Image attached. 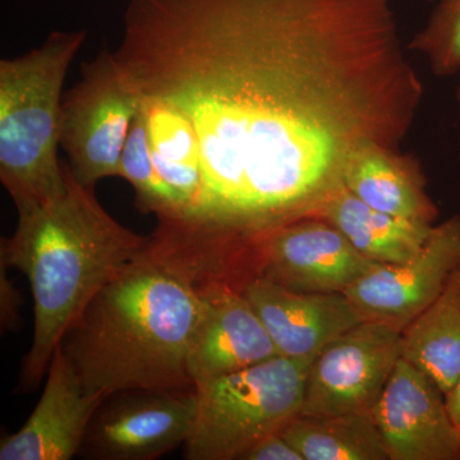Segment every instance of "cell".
<instances>
[{
  "instance_id": "obj_22",
  "label": "cell",
  "mask_w": 460,
  "mask_h": 460,
  "mask_svg": "<svg viewBox=\"0 0 460 460\" xmlns=\"http://www.w3.org/2000/svg\"><path fill=\"white\" fill-rule=\"evenodd\" d=\"M7 266L0 263V328L2 332H11L22 325L21 305L22 296L13 281L8 278Z\"/></svg>"
},
{
  "instance_id": "obj_18",
  "label": "cell",
  "mask_w": 460,
  "mask_h": 460,
  "mask_svg": "<svg viewBox=\"0 0 460 460\" xmlns=\"http://www.w3.org/2000/svg\"><path fill=\"white\" fill-rule=\"evenodd\" d=\"M402 358L449 394L460 380V266L440 295L402 330Z\"/></svg>"
},
{
  "instance_id": "obj_16",
  "label": "cell",
  "mask_w": 460,
  "mask_h": 460,
  "mask_svg": "<svg viewBox=\"0 0 460 460\" xmlns=\"http://www.w3.org/2000/svg\"><path fill=\"white\" fill-rule=\"evenodd\" d=\"M345 189L383 213L435 226L438 208L428 192L420 160L401 148L367 145L348 160Z\"/></svg>"
},
{
  "instance_id": "obj_11",
  "label": "cell",
  "mask_w": 460,
  "mask_h": 460,
  "mask_svg": "<svg viewBox=\"0 0 460 460\" xmlns=\"http://www.w3.org/2000/svg\"><path fill=\"white\" fill-rule=\"evenodd\" d=\"M372 414L389 460H460V429L447 395L402 357Z\"/></svg>"
},
{
  "instance_id": "obj_17",
  "label": "cell",
  "mask_w": 460,
  "mask_h": 460,
  "mask_svg": "<svg viewBox=\"0 0 460 460\" xmlns=\"http://www.w3.org/2000/svg\"><path fill=\"white\" fill-rule=\"evenodd\" d=\"M314 217L332 224L361 255L381 265L410 260L434 228L429 224L376 210L345 189L344 184L326 199Z\"/></svg>"
},
{
  "instance_id": "obj_19",
  "label": "cell",
  "mask_w": 460,
  "mask_h": 460,
  "mask_svg": "<svg viewBox=\"0 0 460 460\" xmlns=\"http://www.w3.org/2000/svg\"><path fill=\"white\" fill-rule=\"evenodd\" d=\"M280 434L305 460H389L372 411L296 416Z\"/></svg>"
},
{
  "instance_id": "obj_9",
  "label": "cell",
  "mask_w": 460,
  "mask_h": 460,
  "mask_svg": "<svg viewBox=\"0 0 460 460\" xmlns=\"http://www.w3.org/2000/svg\"><path fill=\"white\" fill-rule=\"evenodd\" d=\"M380 265L321 217H302L259 238V277L296 292L344 293Z\"/></svg>"
},
{
  "instance_id": "obj_10",
  "label": "cell",
  "mask_w": 460,
  "mask_h": 460,
  "mask_svg": "<svg viewBox=\"0 0 460 460\" xmlns=\"http://www.w3.org/2000/svg\"><path fill=\"white\" fill-rule=\"evenodd\" d=\"M460 266V215L435 224L425 244L401 263H385L366 274L344 295L365 320L402 332L440 295Z\"/></svg>"
},
{
  "instance_id": "obj_8",
  "label": "cell",
  "mask_w": 460,
  "mask_h": 460,
  "mask_svg": "<svg viewBox=\"0 0 460 460\" xmlns=\"http://www.w3.org/2000/svg\"><path fill=\"white\" fill-rule=\"evenodd\" d=\"M196 414V390L117 393L100 405L78 456L95 460L160 458L186 444Z\"/></svg>"
},
{
  "instance_id": "obj_12",
  "label": "cell",
  "mask_w": 460,
  "mask_h": 460,
  "mask_svg": "<svg viewBox=\"0 0 460 460\" xmlns=\"http://www.w3.org/2000/svg\"><path fill=\"white\" fill-rule=\"evenodd\" d=\"M107 398L91 395L58 345L44 392L29 420L3 436L0 460H69L80 454L87 429Z\"/></svg>"
},
{
  "instance_id": "obj_5",
  "label": "cell",
  "mask_w": 460,
  "mask_h": 460,
  "mask_svg": "<svg viewBox=\"0 0 460 460\" xmlns=\"http://www.w3.org/2000/svg\"><path fill=\"white\" fill-rule=\"evenodd\" d=\"M314 358L278 356L196 387L198 414L183 445L189 460H241L299 416Z\"/></svg>"
},
{
  "instance_id": "obj_4",
  "label": "cell",
  "mask_w": 460,
  "mask_h": 460,
  "mask_svg": "<svg viewBox=\"0 0 460 460\" xmlns=\"http://www.w3.org/2000/svg\"><path fill=\"white\" fill-rule=\"evenodd\" d=\"M86 30L51 31L39 47L0 60V181L17 211L65 192L58 159L63 84Z\"/></svg>"
},
{
  "instance_id": "obj_2",
  "label": "cell",
  "mask_w": 460,
  "mask_h": 460,
  "mask_svg": "<svg viewBox=\"0 0 460 460\" xmlns=\"http://www.w3.org/2000/svg\"><path fill=\"white\" fill-rule=\"evenodd\" d=\"M256 238L198 220L159 219L146 243L96 295L60 347L91 395L196 390L190 344L214 296L257 275Z\"/></svg>"
},
{
  "instance_id": "obj_13",
  "label": "cell",
  "mask_w": 460,
  "mask_h": 460,
  "mask_svg": "<svg viewBox=\"0 0 460 460\" xmlns=\"http://www.w3.org/2000/svg\"><path fill=\"white\" fill-rule=\"evenodd\" d=\"M242 292L278 354L288 358H314L330 341L365 321L344 293L296 292L259 275Z\"/></svg>"
},
{
  "instance_id": "obj_23",
  "label": "cell",
  "mask_w": 460,
  "mask_h": 460,
  "mask_svg": "<svg viewBox=\"0 0 460 460\" xmlns=\"http://www.w3.org/2000/svg\"><path fill=\"white\" fill-rule=\"evenodd\" d=\"M241 460H305L281 434L266 436L251 447Z\"/></svg>"
},
{
  "instance_id": "obj_25",
  "label": "cell",
  "mask_w": 460,
  "mask_h": 460,
  "mask_svg": "<svg viewBox=\"0 0 460 460\" xmlns=\"http://www.w3.org/2000/svg\"><path fill=\"white\" fill-rule=\"evenodd\" d=\"M456 102H458V107H459V111H460V84L458 87H456Z\"/></svg>"
},
{
  "instance_id": "obj_7",
  "label": "cell",
  "mask_w": 460,
  "mask_h": 460,
  "mask_svg": "<svg viewBox=\"0 0 460 460\" xmlns=\"http://www.w3.org/2000/svg\"><path fill=\"white\" fill-rule=\"evenodd\" d=\"M401 357L402 332L378 321H362L314 357L299 416L374 411Z\"/></svg>"
},
{
  "instance_id": "obj_21",
  "label": "cell",
  "mask_w": 460,
  "mask_h": 460,
  "mask_svg": "<svg viewBox=\"0 0 460 460\" xmlns=\"http://www.w3.org/2000/svg\"><path fill=\"white\" fill-rule=\"evenodd\" d=\"M119 178L128 181L135 190L136 208L147 214L153 199L154 165L146 122L141 108L133 120L120 159Z\"/></svg>"
},
{
  "instance_id": "obj_1",
  "label": "cell",
  "mask_w": 460,
  "mask_h": 460,
  "mask_svg": "<svg viewBox=\"0 0 460 460\" xmlns=\"http://www.w3.org/2000/svg\"><path fill=\"white\" fill-rule=\"evenodd\" d=\"M393 0H128L114 56L186 115L196 220L257 238L314 217L367 145L401 148L422 80Z\"/></svg>"
},
{
  "instance_id": "obj_24",
  "label": "cell",
  "mask_w": 460,
  "mask_h": 460,
  "mask_svg": "<svg viewBox=\"0 0 460 460\" xmlns=\"http://www.w3.org/2000/svg\"><path fill=\"white\" fill-rule=\"evenodd\" d=\"M447 407H449L450 414H452L454 422L460 429V380L452 392L447 395Z\"/></svg>"
},
{
  "instance_id": "obj_6",
  "label": "cell",
  "mask_w": 460,
  "mask_h": 460,
  "mask_svg": "<svg viewBox=\"0 0 460 460\" xmlns=\"http://www.w3.org/2000/svg\"><path fill=\"white\" fill-rule=\"evenodd\" d=\"M141 95L124 75L114 51L102 50L84 63L81 80L63 98L60 147L78 183L95 190L119 177L124 145Z\"/></svg>"
},
{
  "instance_id": "obj_14",
  "label": "cell",
  "mask_w": 460,
  "mask_h": 460,
  "mask_svg": "<svg viewBox=\"0 0 460 460\" xmlns=\"http://www.w3.org/2000/svg\"><path fill=\"white\" fill-rule=\"evenodd\" d=\"M154 165L147 214L157 219L195 220L204 190L198 136L186 115L162 99L141 95Z\"/></svg>"
},
{
  "instance_id": "obj_15",
  "label": "cell",
  "mask_w": 460,
  "mask_h": 460,
  "mask_svg": "<svg viewBox=\"0 0 460 460\" xmlns=\"http://www.w3.org/2000/svg\"><path fill=\"white\" fill-rule=\"evenodd\" d=\"M244 286L222 288L199 323L187 362L195 387L279 356Z\"/></svg>"
},
{
  "instance_id": "obj_3",
  "label": "cell",
  "mask_w": 460,
  "mask_h": 460,
  "mask_svg": "<svg viewBox=\"0 0 460 460\" xmlns=\"http://www.w3.org/2000/svg\"><path fill=\"white\" fill-rule=\"evenodd\" d=\"M65 169V192L17 211L13 234L0 242V263L22 272L31 287L32 343L21 370L25 393L47 376L66 332L147 239L114 219L95 190L78 183L68 164Z\"/></svg>"
},
{
  "instance_id": "obj_20",
  "label": "cell",
  "mask_w": 460,
  "mask_h": 460,
  "mask_svg": "<svg viewBox=\"0 0 460 460\" xmlns=\"http://www.w3.org/2000/svg\"><path fill=\"white\" fill-rule=\"evenodd\" d=\"M435 2L428 22L407 48L428 59L435 77H453L460 72V0Z\"/></svg>"
},
{
  "instance_id": "obj_26",
  "label": "cell",
  "mask_w": 460,
  "mask_h": 460,
  "mask_svg": "<svg viewBox=\"0 0 460 460\" xmlns=\"http://www.w3.org/2000/svg\"><path fill=\"white\" fill-rule=\"evenodd\" d=\"M423 2L432 3L435 2V0H423Z\"/></svg>"
}]
</instances>
